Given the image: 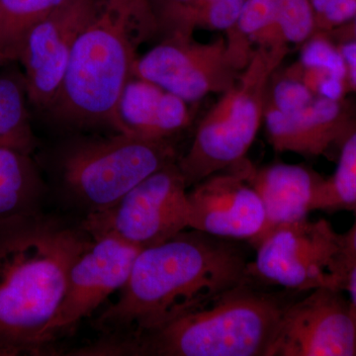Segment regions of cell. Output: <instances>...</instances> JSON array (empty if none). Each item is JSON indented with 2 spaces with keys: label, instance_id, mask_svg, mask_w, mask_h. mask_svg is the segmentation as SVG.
Returning a JSON list of instances; mask_svg holds the SVG:
<instances>
[{
  "label": "cell",
  "instance_id": "cell-1",
  "mask_svg": "<svg viewBox=\"0 0 356 356\" xmlns=\"http://www.w3.org/2000/svg\"><path fill=\"white\" fill-rule=\"evenodd\" d=\"M240 242L191 229L140 250L118 300L96 318L95 327L104 339L83 355H112L222 293L254 281L248 248Z\"/></svg>",
  "mask_w": 356,
  "mask_h": 356
},
{
  "label": "cell",
  "instance_id": "cell-2",
  "mask_svg": "<svg viewBox=\"0 0 356 356\" xmlns=\"http://www.w3.org/2000/svg\"><path fill=\"white\" fill-rule=\"evenodd\" d=\"M90 240L41 211L0 222V355L43 350L70 269Z\"/></svg>",
  "mask_w": 356,
  "mask_h": 356
},
{
  "label": "cell",
  "instance_id": "cell-3",
  "mask_svg": "<svg viewBox=\"0 0 356 356\" xmlns=\"http://www.w3.org/2000/svg\"><path fill=\"white\" fill-rule=\"evenodd\" d=\"M159 32L149 0H96L46 113L67 127L126 134L118 116L119 99L133 76L138 49Z\"/></svg>",
  "mask_w": 356,
  "mask_h": 356
},
{
  "label": "cell",
  "instance_id": "cell-4",
  "mask_svg": "<svg viewBox=\"0 0 356 356\" xmlns=\"http://www.w3.org/2000/svg\"><path fill=\"white\" fill-rule=\"evenodd\" d=\"M255 281L222 293L111 355L270 356L293 299Z\"/></svg>",
  "mask_w": 356,
  "mask_h": 356
},
{
  "label": "cell",
  "instance_id": "cell-5",
  "mask_svg": "<svg viewBox=\"0 0 356 356\" xmlns=\"http://www.w3.org/2000/svg\"><path fill=\"white\" fill-rule=\"evenodd\" d=\"M286 44L257 47L236 83L203 117L177 165L187 187L245 159L264 121L271 77L286 58Z\"/></svg>",
  "mask_w": 356,
  "mask_h": 356
},
{
  "label": "cell",
  "instance_id": "cell-6",
  "mask_svg": "<svg viewBox=\"0 0 356 356\" xmlns=\"http://www.w3.org/2000/svg\"><path fill=\"white\" fill-rule=\"evenodd\" d=\"M177 159L170 140L115 133L70 140L58 154L57 170L65 193L90 214L113 205L145 178Z\"/></svg>",
  "mask_w": 356,
  "mask_h": 356
},
{
  "label": "cell",
  "instance_id": "cell-7",
  "mask_svg": "<svg viewBox=\"0 0 356 356\" xmlns=\"http://www.w3.org/2000/svg\"><path fill=\"white\" fill-rule=\"evenodd\" d=\"M254 49L234 31L209 43L193 37L166 36L138 57L133 76L153 81L185 102H195L231 88Z\"/></svg>",
  "mask_w": 356,
  "mask_h": 356
},
{
  "label": "cell",
  "instance_id": "cell-8",
  "mask_svg": "<svg viewBox=\"0 0 356 356\" xmlns=\"http://www.w3.org/2000/svg\"><path fill=\"white\" fill-rule=\"evenodd\" d=\"M187 187L177 161L163 166L106 209L86 215L81 227L91 238L113 236L144 250L188 228Z\"/></svg>",
  "mask_w": 356,
  "mask_h": 356
},
{
  "label": "cell",
  "instance_id": "cell-9",
  "mask_svg": "<svg viewBox=\"0 0 356 356\" xmlns=\"http://www.w3.org/2000/svg\"><path fill=\"white\" fill-rule=\"evenodd\" d=\"M252 248L255 257L250 261V275L259 284L295 293L337 288L334 267L341 234L327 220L312 222L307 218L280 225Z\"/></svg>",
  "mask_w": 356,
  "mask_h": 356
},
{
  "label": "cell",
  "instance_id": "cell-10",
  "mask_svg": "<svg viewBox=\"0 0 356 356\" xmlns=\"http://www.w3.org/2000/svg\"><path fill=\"white\" fill-rule=\"evenodd\" d=\"M270 356H356V318L343 290L318 287L292 300Z\"/></svg>",
  "mask_w": 356,
  "mask_h": 356
},
{
  "label": "cell",
  "instance_id": "cell-11",
  "mask_svg": "<svg viewBox=\"0 0 356 356\" xmlns=\"http://www.w3.org/2000/svg\"><path fill=\"white\" fill-rule=\"evenodd\" d=\"M140 250L113 236L91 238L70 269L64 298L42 337L43 350L122 289Z\"/></svg>",
  "mask_w": 356,
  "mask_h": 356
},
{
  "label": "cell",
  "instance_id": "cell-12",
  "mask_svg": "<svg viewBox=\"0 0 356 356\" xmlns=\"http://www.w3.org/2000/svg\"><path fill=\"white\" fill-rule=\"evenodd\" d=\"M96 0H64L25 40L22 65L29 104L46 113L55 100L76 40L95 11Z\"/></svg>",
  "mask_w": 356,
  "mask_h": 356
},
{
  "label": "cell",
  "instance_id": "cell-13",
  "mask_svg": "<svg viewBox=\"0 0 356 356\" xmlns=\"http://www.w3.org/2000/svg\"><path fill=\"white\" fill-rule=\"evenodd\" d=\"M248 161L213 173L187 191L188 228L248 243L261 233L266 212L248 181Z\"/></svg>",
  "mask_w": 356,
  "mask_h": 356
},
{
  "label": "cell",
  "instance_id": "cell-14",
  "mask_svg": "<svg viewBox=\"0 0 356 356\" xmlns=\"http://www.w3.org/2000/svg\"><path fill=\"white\" fill-rule=\"evenodd\" d=\"M267 139L278 153L322 156L356 129V110L346 98L316 97L307 106L283 113L266 106Z\"/></svg>",
  "mask_w": 356,
  "mask_h": 356
},
{
  "label": "cell",
  "instance_id": "cell-15",
  "mask_svg": "<svg viewBox=\"0 0 356 356\" xmlns=\"http://www.w3.org/2000/svg\"><path fill=\"white\" fill-rule=\"evenodd\" d=\"M248 179L259 194L264 212V229L254 245L270 229L280 225L307 219L325 178L307 166L274 163L255 168L248 161Z\"/></svg>",
  "mask_w": 356,
  "mask_h": 356
},
{
  "label": "cell",
  "instance_id": "cell-16",
  "mask_svg": "<svg viewBox=\"0 0 356 356\" xmlns=\"http://www.w3.org/2000/svg\"><path fill=\"white\" fill-rule=\"evenodd\" d=\"M188 104L159 84L132 76L122 91L118 116L126 134L170 140L191 125Z\"/></svg>",
  "mask_w": 356,
  "mask_h": 356
},
{
  "label": "cell",
  "instance_id": "cell-17",
  "mask_svg": "<svg viewBox=\"0 0 356 356\" xmlns=\"http://www.w3.org/2000/svg\"><path fill=\"white\" fill-rule=\"evenodd\" d=\"M281 74L303 84L315 97L343 99L350 95L346 63L327 34H314L303 44L298 60Z\"/></svg>",
  "mask_w": 356,
  "mask_h": 356
},
{
  "label": "cell",
  "instance_id": "cell-18",
  "mask_svg": "<svg viewBox=\"0 0 356 356\" xmlns=\"http://www.w3.org/2000/svg\"><path fill=\"white\" fill-rule=\"evenodd\" d=\"M44 194L31 154L0 147V222L40 212Z\"/></svg>",
  "mask_w": 356,
  "mask_h": 356
},
{
  "label": "cell",
  "instance_id": "cell-19",
  "mask_svg": "<svg viewBox=\"0 0 356 356\" xmlns=\"http://www.w3.org/2000/svg\"><path fill=\"white\" fill-rule=\"evenodd\" d=\"M24 74L16 69L0 74V147L32 154L37 139L28 110Z\"/></svg>",
  "mask_w": 356,
  "mask_h": 356
},
{
  "label": "cell",
  "instance_id": "cell-20",
  "mask_svg": "<svg viewBox=\"0 0 356 356\" xmlns=\"http://www.w3.org/2000/svg\"><path fill=\"white\" fill-rule=\"evenodd\" d=\"M64 0H0V65L18 62L25 40Z\"/></svg>",
  "mask_w": 356,
  "mask_h": 356
},
{
  "label": "cell",
  "instance_id": "cell-21",
  "mask_svg": "<svg viewBox=\"0 0 356 356\" xmlns=\"http://www.w3.org/2000/svg\"><path fill=\"white\" fill-rule=\"evenodd\" d=\"M337 170L325 178L314 203V211H350L356 215V129L341 144Z\"/></svg>",
  "mask_w": 356,
  "mask_h": 356
},
{
  "label": "cell",
  "instance_id": "cell-22",
  "mask_svg": "<svg viewBox=\"0 0 356 356\" xmlns=\"http://www.w3.org/2000/svg\"><path fill=\"white\" fill-rule=\"evenodd\" d=\"M233 29L252 46H288L277 24V0H245Z\"/></svg>",
  "mask_w": 356,
  "mask_h": 356
},
{
  "label": "cell",
  "instance_id": "cell-23",
  "mask_svg": "<svg viewBox=\"0 0 356 356\" xmlns=\"http://www.w3.org/2000/svg\"><path fill=\"white\" fill-rule=\"evenodd\" d=\"M277 24L287 44L305 43L315 34L310 0H277Z\"/></svg>",
  "mask_w": 356,
  "mask_h": 356
},
{
  "label": "cell",
  "instance_id": "cell-24",
  "mask_svg": "<svg viewBox=\"0 0 356 356\" xmlns=\"http://www.w3.org/2000/svg\"><path fill=\"white\" fill-rule=\"evenodd\" d=\"M315 96L299 81L280 74H273L267 90L266 106L291 113L310 104Z\"/></svg>",
  "mask_w": 356,
  "mask_h": 356
},
{
  "label": "cell",
  "instance_id": "cell-25",
  "mask_svg": "<svg viewBox=\"0 0 356 356\" xmlns=\"http://www.w3.org/2000/svg\"><path fill=\"white\" fill-rule=\"evenodd\" d=\"M315 17V34H329L356 15V0H310Z\"/></svg>",
  "mask_w": 356,
  "mask_h": 356
},
{
  "label": "cell",
  "instance_id": "cell-26",
  "mask_svg": "<svg viewBox=\"0 0 356 356\" xmlns=\"http://www.w3.org/2000/svg\"><path fill=\"white\" fill-rule=\"evenodd\" d=\"M356 266V215L353 227L346 233L341 234V248L337 255L334 276L337 287L343 290L344 280L348 271Z\"/></svg>",
  "mask_w": 356,
  "mask_h": 356
},
{
  "label": "cell",
  "instance_id": "cell-27",
  "mask_svg": "<svg viewBox=\"0 0 356 356\" xmlns=\"http://www.w3.org/2000/svg\"><path fill=\"white\" fill-rule=\"evenodd\" d=\"M213 1L215 0H188L182 6L165 13V15L159 18L161 32L165 33L166 36L172 33L185 18L188 17L192 13H196L199 9L203 8L204 6L212 3Z\"/></svg>",
  "mask_w": 356,
  "mask_h": 356
},
{
  "label": "cell",
  "instance_id": "cell-28",
  "mask_svg": "<svg viewBox=\"0 0 356 356\" xmlns=\"http://www.w3.org/2000/svg\"><path fill=\"white\" fill-rule=\"evenodd\" d=\"M346 65L348 93L356 95V42L337 43Z\"/></svg>",
  "mask_w": 356,
  "mask_h": 356
},
{
  "label": "cell",
  "instance_id": "cell-29",
  "mask_svg": "<svg viewBox=\"0 0 356 356\" xmlns=\"http://www.w3.org/2000/svg\"><path fill=\"white\" fill-rule=\"evenodd\" d=\"M329 34H336L337 43L356 42V15L350 21Z\"/></svg>",
  "mask_w": 356,
  "mask_h": 356
},
{
  "label": "cell",
  "instance_id": "cell-30",
  "mask_svg": "<svg viewBox=\"0 0 356 356\" xmlns=\"http://www.w3.org/2000/svg\"><path fill=\"white\" fill-rule=\"evenodd\" d=\"M343 290L348 293V299H350L356 318V266L348 271V275L344 280Z\"/></svg>",
  "mask_w": 356,
  "mask_h": 356
},
{
  "label": "cell",
  "instance_id": "cell-31",
  "mask_svg": "<svg viewBox=\"0 0 356 356\" xmlns=\"http://www.w3.org/2000/svg\"><path fill=\"white\" fill-rule=\"evenodd\" d=\"M154 9L158 19L165 13H170L173 9L177 8L188 0H149Z\"/></svg>",
  "mask_w": 356,
  "mask_h": 356
}]
</instances>
